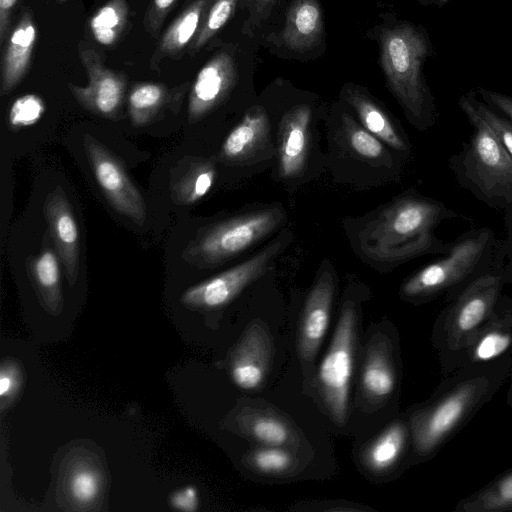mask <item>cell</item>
<instances>
[{
  "label": "cell",
  "mask_w": 512,
  "mask_h": 512,
  "mask_svg": "<svg viewBox=\"0 0 512 512\" xmlns=\"http://www.w3.org/2000/svg\"><path fill=\"white\" fill-rule=\"evenodd\" d=\"M511 371L512 356L486 364L466 365L444 376L431 398L409 415L414 460L433 458L491 401Z\"/></svg>",
  "instance_id": "6da1fadb"
},
{
  "label": "cell",
  "mask_w": 512,
  "mask_h": 512,
  "mask_svg": "<svg viewBox=\"0 0 512 512\" xmlns=\"http://www.w3.org/2000/svg\"><path fill=\"white\" fill-rule=\"evenodd\" d=\"M458 216L441 201L406 191L363 224L356 236L357 250L365 261L384 268L427 254L443 255L451 243L440 240L434 230Z\"/></svg>",
  "instance_id": "7a4b0ae2"
},
{
  "label": "cell",
  "mask_w": 512,
  "mask_h": 512,
  "mask_svg": "<svg viewBox=\"0 0 512 512\" xmlns=\"http://www.w3.org/2000/svg\"><path fill=\"white\" fill-rule=\"evenodd\" d=\"M505 251L498 247L493 264L445 301L432 333L442 374L447 376L461 367L465 349L490 318L502 290L508 284Z\"/></svg>",
  "instance_id": "3957f363"
},
{
  "label": "cell",
  "mask_w": 512,
  "mask_h": 512,
  "mask_svg": "<svg viewBox=\"0 0 512 512\" xmlns=\"http://www.w3.org/2000/svg\"><path fill=\"white\" fill-rule=\"evenodd\" d=\"M432 53L426 30L410 22L388 28L381 38V65L387 85L407 120L422 132L436 121L435 100L423 73V66Z\"/></svg>",
  "instance_id": "277c9868"
},
{
  "label": "cell",
  "mask_w": 512,
  "mask_h": 512,
  "mask_svg": "<svg viewBox=\"0 0 512 512\" xmlns=\"http://www.w3.org/2000/svg\"><path fill=\"white\" fill-rule=\"evenodd\" d=\"M498 247L496 236L488 227L465 232L442 257L421 267L402 283V298L417 304L440 295L448 299L493 264Z\"/></svg>",
  "instance_id": "5b68a950"
},
{
  "label": "cell",
  "mask_w": 512,
  "mask_h": 512,
  "mask_svg": "<svg viewBox=\"0 0 512 512\" xmlns=\"http://www.w3.org/2000/svg\"><path fill=\"white\" fill-rule=\"evenodd\" d=\"M473 130L462 149L449 159L457 182L487 206L512 208V158L489 126L474 112L461 109Z\"/></svg>",
  "instance_id": "8992f818"
},
{
  "label": "cell",
  "mask_w": 512,
  "mask_h": 512,
  "mask_svg": "<svg viewBox=\"0 0 512 512\" xmlns=\"http://www.w3.org/2000/svg\"><path fill=\"white\" fill-rule=\"evenodd\" d=\"M286 221L282 206L242 213L201 232L183 251V259L199 268L220 265L264 240Z\"/></svg>",
  "instance_id": "52a82bcc"
},
{
  "label": "cell",
  "mask_w": 512,
  "mask_h": 512,
  "mask_svg": "<svg viewBox=\"0 0 512 512\" xmlns=\"http://www.w3.org/2000/svg\"><path fill=\"white\" fill-rule=\"evenodd\" d=\"M355 325V306L347 301L342 308L331 345L318 370L324 401L338 424H343L347 415Z\"/></svg>",
  "instance_id": "ba28073f"
},
{
  "label": "cell",
  "mask_w": 512,
  "mask_h": 512,
  "mask_svg": "<svg viewBox=\"0 0 512 512\" xmlns=\"http://www.w3.org/2000/svg\"><path fill=\"white\" fill-rule=\"evenodd\" d=\"M285 244L281 235L249 259L185 290L181 302L191 308L203 309H214L228 304L267 270Z\"/></svg>",
  "instance_id": "9c48e42d"
},
{
  "label": "cell",
  "mask_w": 512,
  "mask_h": 512,
  "mask_svg": "<svg viewBox=\"0 0 512 512\" xmlns=\"http://www.w3.org/2000/svg\"><path fill=\"white\" fill-rule=\"evenodd\" d=\"M83 146L93 175L110 205L141 226L146 219L145 202L120 160L90 134Z\"/></svg>",
  "instance_id": "30bf717a"
},
{
  "label": "cell",
  "mask_w": 512,
  "mask_h": 512,
  "mask_svg": "<svg viewBox=\"0 0 512 512\" xmlns=\"http://www.w3.org/2000/svg\"><path fill=\"white\" fill-rule=\"evenodd\" d=\"M79 57L88 83L86 86L69 83L70 92L85 109L104 117H113L123 101L126 77L107 68L99 54L91 48L81 49Z\"/></svg>",
  "instance_id": "8fae6325"
},
{
  "label": "cell",
  "mask_w": 512,
  "mask_h": 512,
  "mask_svg": "<svg viewBox=\"0 0 512 512\" xmlns=\"http://www.w3.org/2000/svg\"><path fill=\"white\" fill-rule=\"evenodd\" d=\"M237 80L233 57L218 52L199 70L191 86L188 100V119L194 123L214 108L229 94Z\"/></svg>",
  "instance_id": "7c38bea8"
},
{
  "label": "cell",
  "mask_w": 512,
  "mask_h": 512,
  "mask_svg": "<svg viewBox=\"0 0 512 512\" xmlns=\"http://www.w3.org/2000/svg\"><path fill=\"white\" fill-rule=\"evenodd\" d=\"M271 125L266 111L255 106L225 138L220 159L228 164L246 165L260 161L272 149Z\"/></svg>",
  "instance_id": "4fadbf2b"
},
{
  "label": "cell",
  "mask_w": 512,
  "mask_h": 512,
  "mask_svg": "<svg viewBox=\"0 0 512 512\" xmlns=\"http://www.w3.org/2000/svg\"><path fill=\"white\" fill-rule=\"evenodd\" d=\"M511 356L512 301L511 297L502 295L490 318L465 349L461 367L491 363Z\"/></svg>",
  "instance_id": "5bb4252c"
},
{
  "label": "cell",
  "mask_w": 512,
  "mask_h": 512,
  "mask_svg": "<svg viewBox=\"0 0 512 512\" xmlns=\"http://www.w3.org/2000/svg\"><path fill=\"white\" fill-rule=\"evenodd\" d=\"M44 215L67 279L73 285L79 266V231L65 192L57 186L46 197Z\"/></svg>",
  "instance_id": "9a60e30c"
},
{
  "label": "cell",
  "mask_w": 512,
  "mask_h": 512,
  "mask_svg": "<svg viewBox=\"0 0 512 512\" xmlns=\"http://www.w3.org/2000/svg\"><path fill=\"white\" fill-rule=\"evenodd\" d=\"M311 109L296 106L281 119L278 135V169L283 179L298 177L304 170L310 146Z\"/></svg>",
  "instance_id": "2e32d148"
},
{
  "label": "cell",
  "mask_w": 512,
  "mask_h": 512,
  "mask_svg": "<svg viewBox=\"0 0 512 512\" xmlns=\"http://www.w3.org/2000/svg\"><path fill=\"white\" fill-rule=\"evenodd\" d=\"M334 295V277L329 269L322 270L309 292L303 310L299 350L310 360L316 354L326 334Z\"/></svg>",
  "instance_id": "e0dca14e"
},
{
  "label": "cell",
  "mask_w": 512,
  "mask_h": 512,
  "mask_svg": "<svg viewBox=\"0 0 512 512\" xmlns=\"http://www.w3.org/2000/svg\"><path fill=\"white\" fill-rule=\"evenodd\" d=\"M37 28L30 9L22 11L10 31L1 59V93L11 92L25 77L30 67Z\"/></svg>",
  "instance_id": "ac0fdd59"
},
{
  "label": "cell",
  "mask_w": 512,
  "mask_h": 512,
  "mask_svg": "<svg viewBox=\"0 0 512 512\" xmlns=\"http://www.w3.org/2000/svg\"><path fill=\"white\" fill-rule=\"evenodd\" d=\"M270 342L265 330L253 324L242 337L232 359L231 377L245 390L258 388L267 373L270 360Z\"/></svg>",
  "instance_id": "d6986e66"
},
{
  "label": "cell",
  "mask_w": 512,
  "mask_h": 512,
  "mask_svg": "<svg viewBox=\"0 0 512 512\" xmlns=\"http://www.w3.org/2000/svg\"><path fill=\"white\" fill-rule=\"evenodd\" d=\"M210 1L193 0L180 12L161 36L151 66L159 65L164 58H176L190 48Z\"/></svg>",
  "instance_id": "ffe728a7"
},
{
  "label": "cell",
  "mask_w": 512,
  "mask_h": 512,
  "mask_svg": "<svg viewBox=\"0 0 512 512\" xmlns=\"http://www.w3.org/2000/svg\"><path fill=\"white\" fill-rule=\"evenodd\" d=\"M345 100L355 110L366 130L392 149L409 155L411 149L407 137L371 98L356 88H347Z\"/></svg>",
  "instance_id": "44dd1931"
},
{
  "label": "cell",
  "mask_w": 512,
  "mask_h": 512,
  "mask_svg": "<svg viewBox=\"0 0 512 512\" xmlns=\"http://www.w3.org/2000/svg\"><path fill=\"white\" fill-rule=\"evenodd\" d=\"M322 27V12L317 0H295L287 13L283 42L293 51H305L316 44Z\"/></svg>",
  "instance_id": "7402d4cb"
},
{
  "label": "cell",
  "mask_w": 512,
  "mask_h": 512,
  "mask_svg": "<svg viewBox=\"0 0 512 512\" xmlns=\"http://www.w3.org/2000/svg\"><path fill=\"white\" fill-rule=\"evenodd\" d=\"M456 512H512V468L463 497L455 504Z\"/></svg>",
  "instance_id": "603a6c76"
},
{
  "label": "cell",
  "mask_w": 512,
  "mask_h": 512,
  "mask_svg": "<svg viewBox=\"0 0 512 512\" xmlns=\"http://www.w3.org/2000/svg\"><path fill=\"white\" fill-rule=\"evenodd\" d=\"M409 444L412 445L409 422L394 421L369 447L366 463L373 471H386L401 460Z\"/></svg>",
  "instance_id": "cb8c5ba5"
},
{
  "label": "cell",
  "mask_w": 512,
  "mask_h": 512,
  "mask_svg": "<svg viewBox=\"0 0 512 512\" xmlns=\"http://www.w3.org/2000/svg\"><path fill=\"white\" fill-rule=\"evenodd\" d=\"M58 257L50 245L49 235L45 233L41 251L27 260V270L33 283L52 309L58 308L61 303Z\"/></svg>",
  "instance_id": "d4e9b609"
},
{
  "label": "cell",
  "mask_w": 512,
  "mask_h": 512,
  "mask_svg": "<svg viewBox=\"0 0 512 512\" xmlns=\"http://www.w3.org/2000/svg\"><path fill=\"white\" fill-rule=\"evenodd\" d=\"M129 19L126 0H109L90 19L94 39L105 46L114 45L123 34Z\"/></svg>",
  "instance_id": "484cf974"
},
{
  "label": "cell",
  "mask_w": 512,
  "mask_h": 512,
  "mask_svg": "<svg viewBox=\"0 0 512 512\" xmlns=\"http://www.w3.org/2000/svg\"><path fill=\"white\" fill-rule=\"evenodd\" d=\"M362 386L373 398L389 397L396 388L397 374L388 352L373 351L362 371Z\"/></svg>",
  "instance_id": "4316f807"
},
{
  "label": "cell",
  "mask_w": 512,
  "mask_h": 512,
  "mask_svg": "<svg viewBox=\"0 0 512 512\" xmlns=\"http://www.w3.org/2000/svg\"><path fill=\"white\" fill-rule=\"evenodd\" d=\"M169 89L160 83L145 82L135 85L129 94L128 111L135 126L147 124L168 102Z\"/></svg>",
  "instance_id": "83f0119b"
},
{
  "label": "cell",
  "mask_w": 512,
  "mask_h": 512,
  "mask_svg": "<svg viewBox=\"0 0 512 512\" xmlns=\"http://www.w3.org/2000/svg\"><path fill=\"white\" fill-rule=\"evenodd\" d=\"M216 169L210 162L191 164L172 185V194L181 204H193L203 198L212 188Z\"/></svg>",
  "instance_id": "f1b7e54d"
},
{
  "label": "cell",
  "mask_w": 512,
  "mask_h": 512,
  "mask_svg": "<svg viewBox=\"0 0 512 512\" xmlns=\"http://www.w3.org/2000/svg\"><path fill=\"white\" fill-rule=\"evenodd\" d=\"M342 131L347 147L359 158L371 162L388 159L389 153L383 142L355 122L350 115L343 116Z\"/></svg>",
  "instance_id": "f546056e"
},
{
  "label": "cell",
  "mask_w": 512,
  "mask_h": 512,
  "mask_svg": "<svg viewBox=\"0 0 512 512\" xmlns=\"http://www.w3.org/2000/svg\"><path fill=\"white\" fill-rule=\"evenodd\" d=\"M458 105L460 109H468L478 115L512 158V123L507 118L479 100L476 90H469L463 94Z\"/></svg>",
  "instance_id": "4dcf8cb0"
},
{
  "label": "cell",
  "mask_w": 512,
  "mask_h": 512,
  "mask_svg": "<svg viewBox=\"0 0 512 512\" xmlns=\"http://www.w3.org/2000/svg\"><path fill=\"white\" fill-rule=\"evenodd\" d=\"M238 0H211L189 53L198 52L233 15Z\"/></svg>",
  "instance_id": "1f68e13d"
},
{
  "label": "cell",
  "mask_w": 512,
  "mask_h": 512,
  "mask_svg": "<svg viewBox=\"0 0 512 512\" xmlns=\"http://www.w3.org/2000/svg\"><path fill=\"white\" fill-rule=\"evenodd\" d=\"M45 112V103L35 94L17 98L11 105L8 120L11 127L18 129L37 123Z\"/></svg>",
  "instance_id": "d6a6232c"
},
{
  "label": "cell",
  "mask_w": 512,
  "mask_h": 512,
  "mask_svg": "<svg viewBox=\"0 0 512 512\" xmlns=\"http://www.w3.org/2000/svg\"><path fill=\"white\" fill-rule=\"evenodd\" d=\"M101 488V480L96 471L81 468L75 471L69 480V490L73 499L82 504L93 502Z\"/></svg>",
  "instance_id": "836d02e7"
},
{
  "label": "cell",
  "mask_w": 512,
  "mask_h": 512,
  "mask_svg": "<svg viewBox=\"0 0 512 512\" xmlns=\"http://www.w3.org/2000/svg\"><path fill=\"white\" fill-rule=\"evenodd\" d=\"M252 435L268 446H281L289 439V429L281 420L271 416L256 417L250 424Z\"/></svg>",
  "instance_id": "e575fe53"
},
{
  "label": "cell",
  "mask_w": 512,
  "mask_h": 512,
  "mask_svg": "<svg viewBox=\"0 0 512 512\" xmlns=\"http://www.w3.org/2000/svg\"><path fill=\"white\" fill-rule=\"evenodd\" d=\"M254 468L263 473H280L292 465L291 455L279 446H268L255 450L251 457Z\"/></svg>",
  "instance_id": "d590c367"
},
{
  "label": "cell",
  "mask_w": 512,
  "mask_h": 512,
  "mask_svg": "<svg viewBox=\"0 0 512 512\" xmlns=\"http://www.w3.org/2000/svg\"><path fill=\"white\" fill-rule=\"evenodd\" d=\"M178 0H151L144 17V27L152 36L157 37L166 17Z\"/></svg>",
  "instance_id": "8d00e7d4"
},
{
  "label": "cell",
  "mask_w": 512,
  "mask_h": 512,
  "mask_svg": "<svg viewBox=\"0 0 512 512\" xmlns=\"http://www.w3.org/2000/svg\"><path fill=\"white\" fill-rule=\"evenodd\" d=\"M482 101L512 123V96L478 87L476 90Z\"/></svg>",
  "instance_id": "74e56055"
},
{
  "label": "cell",
  "mask_w": 512,
  "mask_h": 512,
  "mask_svg": "<svg viewBox=\"0 0 512 512\" xmlns=\"http://www.w3.org/2000/svg\"><path fill=\"white\" fill-rule=\"evenodd\" d=\"M170 505L180 511H195L199 505L198 493L195 487L187 486L175 491L170 497Z\"/></svg>",
  "instance_id": "f35d334b"
},
{
  "label": "cell",
  "mask_w": 512,
  "mask_h": 512,
  "mask_svg": "<svg viewBox=\"0 0 512 512\" xmlns=\"http://www.w3.org/2000/svg\"><path fill=\"white\" fill-rule=\"evenodd\" d=\"M18 369L12 364L3 365L0 373V395L4 400L15 394L19 386Z\"/></svg>",
  "instance_id": "ab89813d"
},
{
  "label": "cell",
  "mask_w": 512,
  "mask_h": 512,
  "mask_svg": "<svg viewBox=\"0 0 512 512\" xmlns=\"http://www.w3.org/2000/svg\"><path fill=\"white\" fill-rule=\"evenodd\" d=\"M18 0H0V45L3 46L10 31L11 15Z\"/></svg>",
  "instance_id": "60d3db41"
},
{
  "label": "cell",
  "mask_w": 512,
  "mask_h": 512,
  "mask_svg": "<svg viewBox=\"0 0 512 512\" xmlns=\"http://www.w3.org/2000/svg\"><path fill=\"white\" fill-rule=\"evenodd\" d=\"M503 248H504L505 254L508 255V261L505 265L506 273H507V277H508V284L509 283L512 284V221H511V227L509 228V240L505 245L503 244ZM511 301H512V296H511Z\"/></svg>",
  "instance_id": "b9f144b4"
},
{
  "label": "cell",
  "mask_w": 512,
  "mask_h": 512,
  "mask_svg": "<svg viewBox=\"0 0 512 512\" xmlns=\"http://www.w3.org/2000/svg\"><path fill=\"white\" fill-rule=\"evenodd\" d=\"M257 12H266L276 0H249Z\"/></svg>",
  "instance_id": "7bdbcfd3"
},
{
  "label": "cell",
  "mask_w": 512,
  "mask_h": 512,
  "mask_svg": "<svg viewBox=\"0 0 512 512\" xmlns=\"http://www.w3.org/2000/svg\"><path fill=\"white\" fill-rule=\"evenodd\" d=\"M506 403L510 408H512V371L509 376V386L506 394Z\"/></svg>",
  "instance_id": "ee69618b"
},
{
  "label": "cell",
  "mask_w": 512,
  "mask_h": 512,
  "mask_svg": "<svg viewBox=\"0 0 512 512\" xmlns=\"http://www.w3.org/2000/svg\"><path fill=\"white\" fill-rule=\"evenodd\" d=\"M450 0H423L427 5H433L438 8L445 6Z\"/></svg>",
  "instance_id": "f6af8a7d"
},
{
  "label": "cell",
  "mask_w": 512,
  "mask_h": 512,
  "mask_svg": "<svg viewBox=\"0 0 512 512\" xmlns=\"http://www.w3.org/2000/svg\"><path fill=\"white\" fill-rule=\"evenodd\" d=\"M58 2H65L66 0H57Z\"/></svg>",
  "instance_id": "bcb514c9"
}]
</instances>
